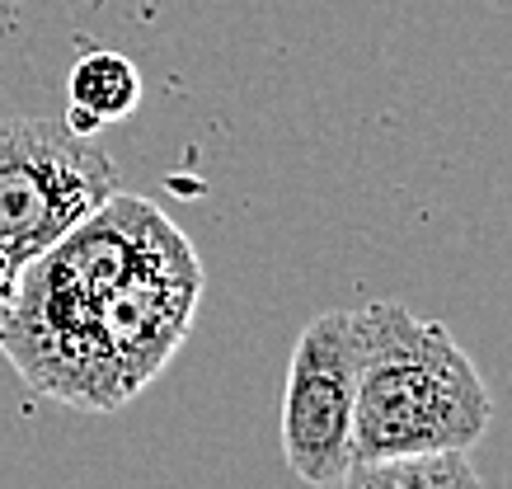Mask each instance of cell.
Returning <instances> with one entry per match:
<instances>
[{
  "label": "cell",
  "instance_id": "6da1fadb",
  "mask_svg": "<svg viewBox=\"0 0 512 489\" xmlns=\"http://www.w3.org/2000/svg\"><path fill=\"white\" fill-rule=\"evenodd\" d=\"M357 330V410L353 461L470 452L494 424V395L480 367L437 320L404 301H367Z\"/></svg>",
  "mask_w": 512,
  "mask_h": 489
},
{
  "label": "cell",
  "instance_id": "7a4b0ae2",
  "mask_svg": "<svg viewBox=\"0 0 512 489\" xmlns=\"http://www.w3.org/2000/svg\"><path fill=\"white\" fill-rule=\"evenodd\" d=\"M198 301V250L179 240L174 250L156 254L132 278L109 287L62 344L24 372V381L76 410H123L184 348L198 320Z\"/></svg>",
  "mask_w": 512,
  "mask_h": 489
},
{
  "label": "cell",
  "instance_id": "3957f363",
  "mask_svg": "<svg viewBox=\"0 0 512 489\" xmlns=\"http://www.w3.org/2000/svg\"><path fill=\"white\" fill-rule=\"evenodd\" d=\"M179 240L188 236L156 203L132 198V193H109L24 269L15 306L0 325V353L24 377L43 353H52L90 316L94 301L109 287L132 278L156 254L174 250Z\"/></svg>",
  "mask_w": 512,
  "mask_h": 489
},
{
  "label": "cell",
  "instance_id": "277c9868",
  "mask_svg": "<svg viewBox=\"0 0 512 489\" xmlns=\"http://www.w3.org/2000/svg\"><path fill=\"white\" fill-rule=\"evenodd\" d=\"M109 193H118L113 160L66 118L0 123V325L24 269Z\"/></svg>",
  "mask_w": 512,
  "mask_h": 489
},
{
  "label": "cell",
  "instance_id": "5b68a950",
  "mask_svg": "<svg viewBox=\"0 0 512 489\" xmlns=\"http://www.w3.org/2000/svg\"><path fill=\"white\" fill-rule=\"evenodd\" d=\"M357 330L353 311L315 316L292 348L282 391V457L306 485H339L353 466Z\"/></svg>",
  "mask_w": 512,
  "mask_h": 489
},
{
  "label": "cell",
  "instance_id": "8992f818",
  "mask_svg": "<svg viewBox=\"0 0 512 489\" xmlns=\"http://www.w3.org/2000/svg\"><path fill=\"white\" fill-rule=\"evenodd\" d=\"M141 104V71L123 52H85L66 76V127L94 137L99 127L123 123Z\"/></svg>",
  "mask_w": 512,
  "mask_h": 489
},
{
  "label": "cell",
  "instance_id": "52a82bcc",
  "mask_svg": "<svg viewBox=\"0 0 512 489\" xmlns=\"http://www.w3.org/2000/svg\"><path fill=\"white\" fill-rule=\"evenodd\" d=\"M343 489H484L470 452H419V457L353 461L339 480Z\"/></svg>",
  "mask_w": 512,
  "mask_h": 489
}]
</instances>
